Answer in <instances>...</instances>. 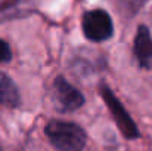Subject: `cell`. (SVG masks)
Segmentation results:
<instances>
[{
	"instance_id": "6da1fadb",
	"label": "cell",
	"mask_w": 152,
	"mask_h": 151,
	"mask_svg": "<svg viewBox=\"0 0 152 151\" xmlns=\"http://www.w3.org/2000/svg\"><path fill=\"white\" fill-rule=\"evenodd\" d=\"M49 141L59 151H83L87 136L86 132L75 123L52 120L45 129Z\"/></svg>"
},
{
	"instance_id": "7a4b0ae2",
	"label": "cell",
	"mask_w": 152,
	"mask_h": 151,
	"mask_svg": "<svg viewBox=\"0 0 152 151\" xmlns=\"http://www.w3.org/2000/svg\"><path fill=\"white\" fill-rule=\"evenodd\" d=\"M52 101L58 111L71 113L78 110L83 104L84 98L80 91H77L71 83H68L62 76L56 77L52 85Z\"/></svg>"
},
{
	"instance_id": "3957f363",
	"label": "cell",
	"mask_w": 152,
	"mask_h": 151,
	"mask_svg": "<svg viewBox=\"0 0 152 151\" xmlns=\"http://www.w3.org/2000/svg\"><path fill=\"white\" fill-rule=\"evenodd\" d=\"M83 31L84 36L92 42L108 40L114 33L111 16L102 9L87 10L83 15Z\"/></svg>"
},
{
	"instance_id": "277c9868",
	"label": "cell",
	"mask_w": 152,
	"mask_h": 151,
	"mask_svg": "<svg viewBox=\"0 0 152 151\" xmlns=\"http://www.w3.org/2000/svg\"><path fill=\"white\" fill-rule=\"evenodd\" d=\"M99 91H101L102 98L108 104L111 113L114 114V117L117 120V124L120 126L123 135L127 136V138H137L139 136V132H137L136 124L133 123V120L130 119V116L127 114V111L123 108V105L120 104V101L117 99L115 95L109 91V88L106 85H101Z\"/></svg>"
},
{
	"instance_id": "5b68a950",
	"label": "cell",
	"mask_w": 152,
	"mask_h": 151,
	"mask_svg": "<svg viewBox=\"0 0 152 151\" xmlns=\"http://www.w3.org/2000/svg\"><path fill=\"white\" fill-rule=\"evenodd\" d=\"M39 3L40 0H0V24L30 16Z\"/></svg>"
},
{
	"instance_id": "8992f818",
	"label": "cell",
	"mask_w": 152,
	"mask_h": 151,
	"mask_svg": "<svg viewBox=\"0 0 152 151\" xmlns=\"http://www.w3.org/2000/svg\"><path fill=\"white\" fill-rule=\"evenodd\" d=\"M134 56L140 68L152 67V37L149 30L145 25H140L137 28L134 37Z\"/></svg>"
},
{
	"instance_id": "52a82bcc",
	"label": "cell",
	"mask_w": 152,
	"mask_h": 151,
	"mask_svg": "<svg viewBox=\"0 0 152 151\" xmlns=\"http://www.w3.org/2000/svg\"><path fill=\"white\" fill-rule=\"evenodd\" d=\"M19 92L10 77L0 73V104L15 108L19 105Z\"/></svg>"
},
{
	"instance_id": "ba28073f",
	"label": "cell",
	"mask_w": 152,
	"mask_h": 151,
	"mask_svg": "<svg viewBox=\"0 0 152 151\" xmlns=\"http://www.w3.org/2000/svg\"><path fill=\"white\" fill-rule=\"evenodd\" d=\"M12 58V52H10V48L9 45L0 39V64L1 62H9Z\"/></svg>"
}]
</instances>
